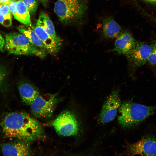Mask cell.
<instances>
[{"label": "cell", "instance_id": "6da1fadb", "mask_svg": "<svg viewBox=\"0 0 156 156\" xmlns=\"http://www.w3.org/2000/svg\"><path fill=\"white\" fill-rule=\"evenodd\" d=\"M1 125L4 134L9 138L28 142L44 138L45 137L41 124L25 112L8 114L1 122Z\"/></svg>", "mask_w": 156, "mask_h": 156}, {"label": "cell", "instance_id": "484cf974", "mask_svg": "<svg viewBox=\"0 0 156 156\" xmlns=\"http://www.w3.org/2000/svg\"><path fill=\"white\" fill-rule=\"evenodd\" d=\"M10 1V0H1V3L8 4Z\"/></svg>", "mask_w": 156, "mask_h": 156}, {"label": "cell", "instance_id": "44dd1931", "mask_svg": "<svg viewBox=\"0 0 156 156\" xmlns=\"http://www.w3.org/2000/svg\"><path fill=\"white\" fill-rule=\"evenodd\" d=\"M5 67L0 63V87L2 85L7 74Z\"/></svg>", "mask_w": 156, "mask_h": 156}, {"label": "cell", "instance_id": "7a4b0ae2", "mask_svg": "<svg viewBox=\"0 0 156 156\" xmlns=\"http://www.w3.org/2000/svg\"><path fill=\"white\" fill-rule=\"evenodd\" d=\"M118 111V123L123 127H131L137 126L155 114L156 106H147L126 101L122 103Z\"/></svg>", "mask_w": 156, "mask_h": 156}, {"label": "cell", "instance_id": "52a82bcc", "mask_svg": "<svg viewBox=\"0 0 156 156\" xmlns=\"http://www.w3.org/2000/svg\"><path fill=\"white\" fill-rule=\"evenodd\" d=\"M151 49L150 44L137 41L133 50L126 55L130 74L131 75L139 68L147 64Z\"/></svg>", "mask_w": 156, "mask_h": 156}, {"label": "cell", "instance_id": "603a6c76", "mask_svg": "<svg viewBox=\"0 0 156 156\" xmlns=\"http://www.w3.org/2000/svg\"><path fill=\"white\" fill-rule=\"evenodd\" d=\"M17 1H11L8 4L10 13L13 16L14 15L16 12Z\"/></svg>", "mask_w": 156, "mask_h": 156}, {"label": "cell", "instance_id": "9c48e42d", "mask_svg": "<svg viewBox=\"0 0 156 156\" xmlns=\"http://www.w3.org/2000/svg\"><path fill=\"white\" fill-rule=\"evenodd\" d=\"M121 104L118 90L112 91L107 97L99 115L100 122L106 124L114 119Z\"/></svg>", "mask_w": 156, "mask_h": 156}, {"label": "cell", "instance_id": "5bb4252c", "mask_svg": "<svg viewBox=\"0 0 156 156\" xmlns=\"http://www.w3.org/2000/svg\"><path fill=\"white\" fill-rule=\"evenodd\" d=\"M32 29L49 53H55L60 49L54 40L42 28L36 25L35 26L32 27Z\"/></svg>", "mask_w": 156, "mask_h": 156}, {"label": "cell", "instance_id": "ba28073f", "mask_svg": "<svg viewBox=\"0 0 156 156\" xmlns=\"http://www.w3.org/2000/svg\"><path fill=\"white\" fill-rule=\"evenodd\" d=\"M125 152L131 156H156V137L144 136L136 143L127 145Z\"/></svg>", "mask_w": 156, "mask_h": 156}, {"label": "cell", "instance_id": "7402d4cb", "mask_svg": "<svg viewBox=\"0 0 156 156\" xmlns=\"http://www.w3.org/2000/svg\"><path fill=\"white\" fill-rule=\"evenodd\" d=\"M0 14L12 15L10 11L8 5L5 4L0 3Z\"/></svg>", "mask_w": 156, "mask_h": 156}, {"label": "cell", "instance_id": "ffe728a7", "mask_svg": "<svg viewBox=\"0 0 156 156\" xmlns=\"http://www.w3.org/2000/svg\"><path fill=\"white\" fill-rule=\"evenodd\" d=\"M12 15H4L0 14V23L3 26L8 27L12 25Z\"/></svg>", "mask_w": 156, "mask_h": 156}, {"label": "cell", "instance_id": "3957f363", "mask_svg": "<svg viewBox=\"0 0 156 156\" xmlns=\"http://www.w3.org/2000/svg\"><path fill=\"white\" fill-rule=\"evenodd\" d=\"M4 48L10 54L17 55H35L40 58L46 55V50L33 44L24 35L11 32L5 36Z\"/></svg>", "mask_w": 156, "mask_h": 156}, {"label": "cell", "instance_id": "f546056e", "mask_svg": "<svg viewBox=\"0 0 156 156\" xmlns=\"http://www.w3.org/2000/svg\"></svg>", "mask_w": 156, "mask_h": 156}, {"label": "cell", "instance_id": "277c9868", "mask_svg": "<svg viewBox=\"0 0 156 156\" xmlns=\"http://www.w3.org/2000/svg\"><path fill=\"white\" fill-rule=\"evenodd\" d=\"M87 7L85 0H57L55 4L54 11L60 21L69 24L81 20Z\"/></svg>", "mask_w": 156, "mask_h": 156}, {"label": "cell", "instance_id": "e0dca14e", "mask_svg": "<svg viewBox=\"0 0 156 156\" xmlns=\"http://www.w3.org/2000/svg\"><path fill=\"white\" fill-rule=\"evenodd\" d=\"M17 29L20 33L25 36L33 44L46 50L44 45L32 29L23 25L18 26Z\"/></svg>", "mask_w": 156, "mask_h": 156}, {"label": "cell", "instance_id": "d4e9b609", "mask_svg": "<svg viewBox=\"0 0 156 156\" xmlns=\"http://www.w3.org/2000/svg\"><path fill=\"white\" fill-rule=\"evenodd\" d=\"M39 1L45 6H46L48 3V0H38Z\"/></svg>", "mask_w": 156, "mask_h": 156}, {"label": "cell", "instance_id": "d6986e66", "mask_svg": "<svg viewBox=\"0 0 156 156\" xmlns=\"http://www.w3.org/2000/svg\"><path fill=\"white\" fill-rule=\"evenodd\" d=\"M31 14L36 12L38 5V0H22Z\"/></svg>", "mask_w": 156, "mask_h": 156}, {"label": "cell", "instance_id": "30bf717a", "mask_svg": "<svg viewBox=\"0 0 156 156\" xmlns=\"http://www.w3.org/2000/svg\"><path fill=\"white\" fill-rule=\"evenodd\" d=\"M137 42L130 32L127 31H122L117 38L113 51L118 54L126 56L133 50Z\"/></svg>", "mask_w": 156, "mask_h": 156}, {"label": "cell", "instance_id": "8992f818", "mask_svg": "<svg viewBox=\"0 0 156 156\" xmlns=\"http://www.w3.org/2000/svg\"><path fill=\"white\" fill-rule=\"evenodd\" d=\"M57 133L61 136L75 135L78 133L79 122L75 114L69 110L64 111L50 123Z\"/></svg>", "mask_w": 156, "mask_h": 156}, {"label": "cell", "instance_id": "9a60e30c", "mask_svg": "<svg viewBox=\"0 0 156 156\" xmlns=\"http://www.w3.org/2000/svg\"><path fill=\"white\" fill-rule=\"evenodd\" d=\"M18 90L23 101L28 105H30L34 100L39 95V92L35 86L26 82L20 84Z\"/></svg>", "mask_w": 156, "mask_h": 156}, {"label": "cell", "instance_id": "4fadbf2b", "mask_svg": "<svg viewBox=\"0 0 156 156\" xmlns=\"http://www.w3.org/2000/svg\"><path fill=\"white\" fill-rule=\"evenodd\" d=\"M36 25L42 28L54 40L60 48L61 45L60 38L57 35L52 21L46 13L44 12L40 13Z\"/></svg>", "mask_w": 156, "mask_h": 156}, {"label": "cell", "instance_id": "5b68a950", "mask_svg": "<svg viewBox=\"0 0 156 156\" xmlns=\"http://www.w3.org/2000/svg\"><path fill=\"white\" fill-rule=\"evenodd\" d=\"M59 100L57 94L39 95L30 105L31 112L36 117L50 118L53 116Z\"/></svg>", "mask_w": 156, "mask_h": 156}, {"label": "cell", "instance_id": "8fae6325", "mask_svg": "<svg viewBox=\"0 0 156 156\" xmlns=\"http://www.w3.org/2000/svg\"><path fill=\"white\" fill-rule=\"evenodd\" d=\"M1 150L4 156H29L30 153L27 142L23 140L5 144Z\"/></svg>", "mask_w": 156, "mask_h": 156}, {"label": "cell", "instance_id": "cb8c5ba5", "mask_svg": "<svg viewBox=\"0 0 156 156\" xmlns=\"http://www.w3.org/2000/svg\"><path fill=\"white\" fill-rule=\"evenodd\" d=\"M5 43V39L0 33V51L3 52L4 51Z\"/></svg>", "mask_w": 156, "mask_h": 156}, {"label": "cell", "instance_id": "f1b7e54d", "mask_svg": "<svg viewBox=\"0 0 156 156\" xmlns=\"http://www.w3.org/2000/svg\"><path fill=\"white\" fill-rule=\"evenodd\" d=\"M0 3H1V0H0Z\"/></svg>", "mask_w": 156, "mask_h": 156}, {"label": "cell", "instance_id": "83f0119b", "mask_svg": "<svg viewBox=\"0 0 156 156\" xmlns=\"http://www.w3.org/2000/svg\"><path fill=\"white\" fill-rule=\"evenodd\" d=\"M11 1H16V0H10Z\"/></svg>", "mask_w": 156, "mask_h": 156}, {"label": "cell", "instance_id": "ac0fdd59", "mask_svg": "<svg viewBox=\"0 0 156 156\" xmlns=\"http://www.w3.org/2000/svg\"><path fill=\"white\" fill-rule=\"evenodd\" d=\"M150 44L151 49L147 63L151 68L156 69V38L153 39Z\"/></svg>", "mask_w": 156, "mask_h": 156}, {"label": "cell", "instance_id": "4316f807", "mask_svg": "<svg viewBox=\"0 0 156 156\" xmlns=\"http://www.w3.org/2000/svg\"><path fill=\"white\" fill-rule=\"evenodd\" d=\"M147 2L152 3H156V0H144Z\"/></svg>", "mask_w": 156, "mask_h": 156}, {"label": "cell", "instance_id": "7c38bea8", "mask_svg": "<svg viewBox=\"0 0 156 156\" xmlns=\"http://www.w3.org/2000/svg\"><path fill=\"white\" fill-rule=\"evenodd\" d=\"M101 35L104 39L117 38L122 31L120 25L112 17H106L102 21Z\"/></svg>", "mask_w": 156, "mask_h": 156}, {"label": "cell", "instance_id": "2e32d148", "mask_svg": "<svg viewBox=\"0 0 156 156\" xmlns=\"http://www.w3.org/2000/svg\"><path fill=\"white\" fill-rule=\"evenodd\" d=\"M14 16L16 19L24 25H31L30 13L22 0L17 1L16 12Z\"/></svg>", "mask_w": 156, "mask_h": 156}]
</instances>
